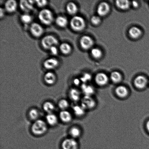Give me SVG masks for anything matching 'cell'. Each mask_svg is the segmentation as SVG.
Masks as SVG:
<instances>
[{
  "label": "cell",
  "mask_w": 149,
  "mask_h": 149,
  "mask_svg": "<svg viewBox=\"0 0 149 149\" xmlns=\"http://www.w3.org/2000/svg\"><path fill=\"white\" fill-rule=\"evenodd\" d=\"M69 134L71 138L75 139L79 138L81 135V130L78 127H72L70 130Z\"/></svg>",
  "instance_id": "cell-25"
},
{
  "label": "cell",
  "mask_w": 149,
  "mask_h": 149,
  "mask_svg": "<svg viewBox=\"0 0 149 149\" xmlns=\"http://www.w3.org/2000/svg\"><path fill=\"white\" fill-rule=\"evenodd\" d=\"M36 4L38 7L39 8H42L45 7L48 4V1L45 0H42V1H36Z\"/></svg>",
  "instance_id": "cell-35"
},
{
  "label": "cell",
  "mask_w": 149,
  "mask_h": 149,
  "mask_svg": "<svg viewBox=\"0 0 149 149\" xmlns=\"http://www.w3.org/2000/svg\"><path fill=\"white\" fill-rule=\"evenodd\" d=\"M66 10L67 13L70 15H74L78 11V7L75 3L70 1L67 4Z\"/></svg>",
  "instance_id": "cell-23"
},
{
  "label": "cell",
  "mask_w": 149,
  "mask_h": 149,
  "mask_svg": "<svg viewBox=\"0 0 149 149\" xmlns=\"http://www.w3.org/2000/svg\"><path fill=\"white\" fill-rule=\"evenodd\" d=\"M59 43V41L56 37L52 35H48L44 36L41 41V44L44 49L49 50L52 47L56 46Z\"/></svg>",
  "instance_id": "cell-4"
},
{
  "label": "cell",
  "mask_w": 149,
  "mask_h": 149,
  "mask_svg": "<svg viewBox=\"0 0 149 149\" xmlns=\"http://www.w3.org/2000/svg\"><path fill=\"white\" fill-rule=\"evenodd\" d=\"M59 64V61L56 58H49L45 60L43 65L45 68L48 70H52L57 68Z\"/></svg>",
  "instance_id": "cell-9"
},
{
  "label": "cell",
  "mask_w": 149,
  "mask_h": 149,
  "mask_svg": "<svg viewBox=\"0 0 149 149\" xmlns=\"http://www.w3.org/2000/svg\"><path fill=\"white\" fill-rule=\"evenodd\" d=\"M116 5L118 8L122 10H126L129 8L130 3L128 1H117Z\"/></svg>",
  "instance_id": "cell-31"
},
{
  "label": "cell",
  "mask_w": 149,
  "mask_h": 149,
  "mask_svg": "<svg viewBox=\"0 0 149 149\" xmlns=\"http://www.w3.org/2000/svg\"><path fill=\"white\" fill-rule=\"evenodd\" d=\"M110 78L112 82L115 83H119L122 79V76L117 71H114L111 74Z\"/></svg>",
  "instance_id": "cell-29"
},
{
  "label": "cell",
  "mask_w": 149,
  "mask_h": 149,
  "mask_svg": "<svg viewBox=\"0 0 149 149\" xmlns=\"http://www.w3.org/2000/svg\"><path fill=\"white\" fill-rule=\"evenodd\" d=\"M46 119L47 123L50 126H55L58 123L57 116L53 113L47 114L46 117Z\"/></svg>",
  "instance_id": "cell-22"
},
{
  "label": "cell",
  "mask_w": 149,
  "mask_h": 149,
  "mask_svg": "<svg viewBox=\"0 0 149 149\" xmlns=\"http://www.w3.org/2000/svg\"><path fill=\"white\" fill-rule=\"evenodd\" d=\"M58 105L60 109L62 110H66L69 107L70 104L66 99H62L59 101Z\"/></svg>",
  "instance_id": "cell-32"
},
{
  "label": "cell",
  "mask_w": 149,
  "mask_h": 149,
  "mask_svg": "<svg viewBox=\"0 0 149 149\" xmlns=\"http://www.w3.org/2000/svg\"><path fill=\"white\" fill-rule=\"evenodd\" d=\"M17 6L18 4L15 0H8L4 3V8L6 11L11 14L17 11Z\"/></svg>",
  "instance_id": "cell-12"
},
{
  "label": "cell",
  "mask_w": 149,
  "mask_h": 149,
  "mask_svg": "<svg viewBox=\"0 0 149 149\" xmlns=\"http://www.w3.org/2000/svg\"><path fill=\"white\" fill-rule=\"evenodd\" d=\"M80 44L81 47L86 50L90 49L93 46V39L90 36H83L80 38Z\"/></svg>",
  "instance_id": "cell-11"
},
{
  "label": "cell",
  "mask_w": 149,
  "mask_h": 149,
  "mask_svg": "<svg viewBox=\"0 0 149 149\" xmlns=\"http://www.w3.org/2000/svg\"><path fill=\"white\" fill-rule=\"evenodd\" d=\"M129 34L130 36L132 38H138L141 36V31L138 27H133L130 29L129 31Z\"/></svg>",
  "instance_id": "cell-26"
},
{
  "label": "cell",
  "mask_w": 149,
  "mask_h": 149,
  "mask_svg": "<svg viewBox=\"0 0 149 149\" xmlns=\"http://www.w3.org/2000/svg\"><path fill=\"white\" fill-rule=\"evenodd\" d=\"M40 113L39 111L36 109H30L29 112V116L31 120L36 121L39 119Z\"/></svg>",
  "instance_id": "cell-28"
},
{
  "label": "cell",
  "mask_w": 149,
  "mask_h": 149,
  "mask_svg": "<svg viewBox=\"0 0 149 149\" xmlns=\"http://www.w3.org/2000/svg\"><path fill=\"white\" fill-rule=\"evenodd\" d=\"M47 124L41 119L35 121L31 127L32 132L36 136L43 135L47 132Z\"/></svg>",
  "instance_id": "cell-1"
},
{
  "label": "cell",
  "mask_w": 149,
  "mask_h": 149,
  "mask_svg": "<svg viewBox=\"0 0 149 149\" xmlns=\"http://www.w3.org/2000/svg\"><path fill=\"white\" fill-rule=\"evenodd\" d=\"M5 12L6 11L4 8L1 7L0 8V15H1L0 17H1V19L4 17V15H5Z\"/></svg>",
  "instance_id": "cell-38"
},
{
  "label": "cell",
  "mask_w": 149,
  "mask_h": 149,
  "mask_svg": "<svg viewBox=\"0 0 149 149\" xmlns=\"http://www.w3.org/2000/svg\"><path fill=\"white\" fill-rule=\"evenodd\" d=\"M110 10L109 4L106 2H102L99 4L97 9V13L99 15L104 16L107 14Z\"/></svg>",
  "instance_id": "cell-17"
},
{
  "label": "cell",
  "mask_w": 149,
  "mask_h": 149,
  "mask_svg": "<svg viewBox=\"0 0 149 149\" xmlns=\"http://www.w3.org/2000/svg\"><path fill=\"white\" fill-rule=\"evenodd\" d=\"M109 78L107 76L103 73H99L96 74L95 77V81L98 85L104 86L107 84Z\"/></svg>",
  "instance_id": "cell-13"
},
{
  "label": "cell",
  "mask_w": 149,
  "mask_h": 149,
  "mask_svg": "<svg viewBox=\"0 0 149 149\" xmlns=\"http://www.w3.org/2000/svg\"><path fill=\"white\" fill-rule=\"evenodd\" d=\"M49 52L52 55L56 56L58 54V49L56 47V46H54L51 47L49 49Z\"/></svg>",
  "instance_id": "cell-36"
},
{
  "label": "cell",
  "mask_w": 149,
  "mask_h": 149,
  "mask_svg": "<svg viewBox=\"0 0 149 149\" xmlns=\"http://www.w3.org/2000/svg\"><path fill=\"white\" fill-rule=\"evenodd\" d=\"M20 20L23 23L27 24L31 22L33 18L29 13H24L22 14L20 17Z\"/></svg>",
  "instance_id": "cell-30"
},
{
  "label": "cell",
  "mask_w": 149,
  "mask_h": 149,
  "mask_svg": "<svg viewBox=\"0 0 149 149\" xmlns=\"http://www.w3.org/2000/svg\"><path fill=\"white\" fill-rule=\"evenodd\" d=\"M146 127L147 131H148L149 133V120H148L147 121L146 123Z\"/></svg>",
  "instance_id": "cell-41"
},
{
  "label": "cell",
  "mask_w": 149,
  "mask_h": 149,
  "mask_svg": "<svg viewBox=\"0 0 149 149\" xmlns=\"http://www.w3.org/2000/svg\"><path fill=\"white\" fill-rule=\"evenodd\" d=\"M35 4H36V1H35L23 0L20 1L19 6L20 9L24 13H29L33 11Z\"/></svg>",
  "instance_id": "cell-7"
},
{
  "label": "cell",
  "mask_w": 149,
  "mask_h": 149,
  "mask_svg": "<svg viewBox=\"0 0 149 149\" xmlns=\"http://www.w3.org/2000/svg\"><path fill=\"white\" fill-rule=\"evenodd\" d=\"M59 117L62 122L65 123H70L72 119L71 113L67 110L61 111L60 112Z\"/></svg>",
  "instance_id": "cell-16"
},
{
  "label": "cell",
  "mask_w": 149,
  "mask_h": 149,
  "mask_svg": "<svg viewBox=\"0 0 149 149\" xmlns=\"http://www.w3.org/2000/svg\"><path fill=\"white\" fill-rule=\"evenodd\" d=\"M55 21L57 25L61 28L66 27L68 23V19L63 16H58L55 19Z\"/></svg>",
  "instance_id": "cell-21"
},
{
  "label": "cell",
  "mask_w": 149,
  "mask_h": 149,
  "mask_svg": "<svg viewBox=\"0 0 149 149\" xmlns=\"http://www.w3.org/2000/svg\"><path fill=\"white\" fill-rule=\"evenodd\" d=\"M61 147L62 149H78L79 145L75 139L71 138L64 139Z\"/></svg>",
  "instance_id": "cell-8"
},
{
  "label": "cell",
  "mask_w": 149,
  "mask_h": 149,
  "mask_svg": "<svg viewBox=\"0 0 149 149\" xmlns=\"http://www.w3.org/2000/svg\"><path fill=\"white\" fill-rule=\"evenodd\" d=\"M91 21L93 24L97 25L100 23V19L97 16H94L92 17Z\"/></svg>",
  "instance_id": "cell-37"
},
{
  "label": "cell",
  "mask_w": 149,
  "mask_h": 149,
  "mask_svg": "<svg viewBox=\"0 0 149 149\" xmlns=\"http://www.w3.org/2000/svg\"><path fill=\"white\" fill-rule=\"evenodd\" d=\"M81 105L86 110L92 109L96 106V101L92 96H84L81 99Z\"/></svg>",
  "instance_id": "cell-6"
},
{
  "label": "cell",
  "mask_w": 149,
  "mask_h": 149,
  "mask_svg": "<svg viewBox=\"0 0 149 149\" xmlns=\"http://www.w3.org/2000/svg\"><path fill=\"white\" fill-rule=\"evenodd\" d=\"M132 4L133 6L134 7H137L138 6V3L136 1H133L132 2Z\"/></svg>",
  "instance_id": "cell-40"
},
{
  "label": "cell",
  "mask_w": 149,
  "mask_h": 149,
  "mask_svg": "<svg viewBox=\"0 0 149 149\" xmlns=\"http://www.w3.org/2000/svg\"><path fill=\"white\" fill-rule=\"evenodd\" d=\"M59 49L63 55H67L70 54L72 52V48L69 43L64 42L60 45Z\"/></svg>",
  "instance_id": "cell-20"
},
{
  "label": "cell",
  "mask_w": 149,
  "mask_h": 149,
  "mask_svg": "<svg viewBox=\"0 0 149 149\" xmlns=\"http://www.w3.org/2000/svg\"><path fill=\"white\" fill-rule=\"evenodd\" d=\"M44 80L46 84L49 85H52L56 83V77L54 72L49 71L44 76Z\"/></svg>",
  "instance_id": "cell-15"
},
{
  "label": "cell",
  "mask_w": 149,
  "mask_h": 149,
  "mask_svg": "<svg viewBox=\"0 0 149 149\" xmlns=\"http://www.w3.org/2000/svg\"><path fill=\"white\" fill-rule=\"evenodd\" d=\"M148 81L145 77L139 75L134 80V84L136 88L142 90L145 88L148 84Z\"/></svg>",
  "instance_id": "cell-10"
},
{
  "label": "cell",
  "mask_w": 149,
  "mask_h": 149,
  "mask_svg": "<svg viewBox=\"0 0 149 149\" xmlns=\"http://www.w3.org/2000/svg\"><path fill=\"white\" fill-rule=\"evenodd\" d=\"M38 17L40 22L45 25H50L54 20L53 13L48 8H43L41 10L38 15Z\"/></svg>",
  "instance_id": "cell-2"
},
{
  "label": "cell",
  "mask_w": 149,
  "mask_h": 149,
  "mask_svg": "<svg viewBox=\"0 0 149 149\" xmlns=\"http://www.w3.org/2000/svg\"><path fill=\"white\" fill-rule=\"evenodd\" d=\"M30 31L32 36L37 38L41 37L44 32L43 27L39 23L36 22L32 23L31 24Z\"/></svg>",
  "instance_id": "cell-5"
},
{
  "label": "cell",
  "mask_w": 149,
  "mask_h": 149,
  "mask_svg": "<svg viewBox=\"0 0 149 149\" xmlns=\"http://www.w3.org/2000/svg\"><path fill=\"white\" fill-rule=\"evenodd\" d=\"M81 80L78 78L74 79L73 80V83L74 85L78 86L80 84Z\"/></svg>",
  "instance_id": "cell-39"
},
{
  "label": "cell",
  "mask_w": 149,
  "mask_h": 149,
  "mask_svg": "<svg viewBox=\"0 0 149 149\" xmlns=\"http://www.w3.org/2000/svg\"><path fill=\"white\" fill-rule=\"evenodd\" d=\"M115 93L116 95L121 98H125L129 94V90L124 86H119L115 88Z\"/></svg>",
  "instance_id": "cell-14"
},
{
  "label": "cell",
  "mask_w": 149,
  "mask_h": 149,
  "mask_svg": "<svg viewBox=\"0 0 149 149\" xmlns=\"http://www.w3.org/2000/svg\"><path fill=\"white\" fill-rule=\"evenodd\" d=\"M71 28L74 31H81L85 27V22L82 17L79 16H74L71 19L70 22Z\"/></svg>",
  "instance_id": "cell-3"
},
{
  "label": "cell",
  "mask_w": 149,
  "mask_h": 149,
  "mask_svg": "<svg viewBox=\"0 0 149 149\" xmlns=\"http://www.w3.org/2000/svg\"><path fill=\"white\" fill-rule=\"evenodd\" d=\"M43 109L47 114L53 113L55 110V106L52 102L47 101L43 103Z\"/></svg>",
  "instance_id": "cell-24"
},
{
  "label": "cell",
  "mask_w": 149,
  "mask_h": 149,
  "mask_svg": "<svg viewBox=\"0 0 149 149\" xmlns=\"http://www.w3.org/2000/svg\"><path fill=\"white\" fill-rule=\"evenodd\" d=\"M82 91L84 94V96H92L95 92L94 88L93 86L83 83L81 86Z\"/></svg>",
  "instance_id": "cell-19"
},
{
  "label": "cell",
  "mask_w": 149,
  "mask_h": 149,
  "mask_svg": "<svg viewBox=\"0 0 149 149\" xmlns=\"http://www.w3.org/2000/svg\"><path fill=\"white\" fill-rule=\"evenodd\" d=\"M148 84H149V81H148Z\"/></svg>",
  "instance_id": "cell-42"
},
{
  "label": "cell",
  "mask_w": 149,
  "mask_h": 149,
  "mask_svg": "<svg viewBox=\"0 0 149 149\" xmlns=\"http://www.w3.org/2000/svg\"><path fill=\"white\" fill-rule=\"evenodd\" d=\"M91 76L90 74L88 73L84 74L80 78L81 81L83 82V83H86L87 81H90L91 79Z\"/></svg>",
  "instance_id": "cell-34"
},
{
  "label": "cell",
  "mask_w": 149,
  "mask_h": 149,
  "mask_svg": "<svg viewBox=\"0 0 149 149\" xmlns=\"http://www.w3.org/2000/svg\"><path fill=\"white\" fill-rule=\"evenodd\" d=\"M69 97L72 101L77 102L81 98V93L77 89L71 88L69 91Z\"/></svg>",
  "instance_id": "cell-18"
},
{
  "label": "cell",
  "mask_w": 149,
  "mask_h": 149,
  "mask_svg": "<svg viewBox=\"0 0 149 149\" xmlns=\"http://www.w3.org/2000/svg\"><path fill=\"white\" fill-rule=\"evenodd\" d=\"M92 56L95 58H99L101 57L102 55V51L97 48H93L91 51Z\"/></svg>",
  "instance_id": "cell-33"
},
{
  "label": "cell",
  "mask_w": 149,
  "mask_h": 149,
  "mask_svg": "<svg viewBox=\"0 0 149 149\" xmlns=\"http://www.w3.org/2000/svg\"><path fill=\"white\" fill-rule=\"evenodd\" d=\"M74 115L77 116L81 117L85 113L86 109L81 105H75L73 108Z\"/></svg>",
  "instance_id": "cell-27"
}]
</instances>
